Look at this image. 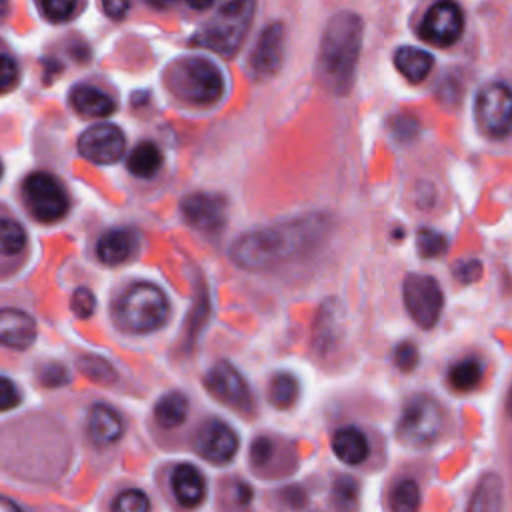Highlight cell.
<instances>
[{"instance_id": "1", "label": "cell", "mask_w": 512, "mask_h": 512, "mask_svg": "<svg viewBox=\"0 0 512 512\" xmlns=\"http://www.w3.org/2000/svg\"><path fill=\"white\" fill-rule=\"evenodd\" d=\"M328 218L318 212L302 214L274 226L244 232L230 246L234 264L246 270H266L310 252L322 242Z\"/></svg>"}, {"instance_id": "2", "label": "cell", "mask_w": 512, "mask_h": 512, "mask_svg": "<svg viewBox=\"0 0 512 512\" xmlns=\"http://www.w3.org/2000/svg\"><path fill=\"white\" fill-rule=\"evenodd\" d=\"M364 22L352 10H340L324 26L318 56V82L334 96H346L354 86L356 66L362 50Z\"/></svg>"}, {"instance_id": "3", "label": "cell", "mask_w": 512, "mask_h": 512, "mask_svg": "<svg viewBox=\"0 0 512 512\" xmlns=\"http://www.w3.org/2000/svg\"><path fill=\"white\" fill-rule=\"evenodd\" d=\"M168 298L156 284L136 282L124 290L114 306L118 326L132 334L158 330L168 318Z\"/></svg>"}, {"instance_id": "4", "label": "cell", "mask_w": 512, "mask_h": 512, "mask_svg": "<svg viewBox=\"0 0 512 512\" xmlns=\"http://www.w3.org/2000/svg\"><path fill=\"white\" fill-rule=\"evenodd\" d=\"M168 86L192 106H210L224 94V76L212 60L188 56L170 68Z\"/></svg>"}, {"instance_id": "5", "label": "cell", "mask_w": 512, "mask_h": 512, "mask_svg": "<svg viewBox=\"0 0 512 512\" xmlns=\"http://www.w3.org/2000/svg\"><path fill=\"white\" fill-rule=\"evenodd\" d=\"M254 8V2L220 4L216 16L194 34L192 42L210 48L220 56H234L246 36V30L250 28Z\"/></svg>"}, {"instance_id": "6", "label": "cell", "mask_w": 512, "mask_h": 512, "mask_svg": "<svg viewBox=\"0 0 512 512\" xmlns=\"http://www.w3.org/2000/svg\"><path fill=\"white\" fill-rule=\"evenodd\" d=\"M444 428V410L442 406L426 394L412 396L402 408L396 436L404 446L426 448L438 440Z\"/></svg>"}, {"instance_id": "7", "label": "cell", "mask_w": 512, "mask_h": 512, "mask_svg": "<svg viewBox=\"0 0 512 512\" xmlns=\"http://www.w3.org/2000/svg\"><path fill=\"white\" fill-rule=\"evenodd\" d=\"M22 198L30 214L40 222H56L66 216L70 198L66 188L48 172H32L22 184Z\"/></svg>"}, {"instance_id": "8", "label": "cell", "mask_w": 512, "mask_h": 512, "mask_svg": "<svg viewBox=\"0 0 512 512\" xmlns=\"http://www.w3.org/2000/svg\"><path fill=\"white\" fill-rule=\"evenodd\" d=\"M474 116L480 130L492 138L512 132V90L502 82L484 84L474 100Z\"/></svg>"}, {"instance_id": "9", "label": "cell", "mask_w": 512, "mask_h": 512, "mask_svg": "<svg viewBox=\"0 0 512 512\" xmlns=\"http://www.w3.org/2000/svg\"><path fill=\"white\" fill-rule=\"evenodd\" d=\"M402 298L408 314L420 328H432L442 312L444 294L434 276L412 272L404 278Z\"/></svg>"}, {"instance_id": "10", "label": "cell", "mask_w": 512, "mask_h": 512, "mask_svg": "<svg viewBox=\"0 0 512 512\" xmlns=\"http://www.w3.org/2000/svg\"><path fill=\"white\" fill-rule=\"evenodd\" d=\"M204 384L208 388V392L218 398L222 404L248 412L254 408V400H252V392L246 384V380L242 378V374L226 360L216 362L206 378Z\"/></svg>"}, {"instance_id": "11", "label": "cell", "mask_w": 512, "mask_h": 512, "mask_svg": "<svg viewBox=\"0 0 512 512\" xmlns=\"http://www.w3.org/2000/svg\"><path fill=\"white\" fill-rule=\"evenodd\" d=\"M464 28V14L454 2H436L432 4L420 26L418 36L434 46H450L454 44Z\"/></svg>"}, {"instance_id": "12", "label": "cell", "mask_w": 512, "mask_h": 512, "mask_svg": "<svg viewBox=\"0 0 512 512\" xmlns=\"http://www.w3.org/2000/svg\"><path fill=\"white\" fill-rule=\"evenodd\" d=\"M126 148L124 132L114 124H94L78 138V152L94 164H116Z\"/></svg>"}, {"instance_id": "13", "label": "cell", "mask_w": 512, "mask_h": 512, "mask_svg": "<svg viewBox=\"0 0 512 512\" xmlns=\"http://www.w3.org/2000/svg\"><path fill=\"white\" fill-rule=\"evenodd\" d=\"M284 36L282 22H270L260 32L248 56V74L254 80H266L278 72L284 60Z\"/></svg>"}, {"instance_id": "14", "label": "cell", "mask_w": 512, "mask_h": 512, "mask_svg": "<svg viewBox=\"0 0 512 512\" xmlns=\"http://www.w3.org/2000/svg\"><path fill=\"white\" fill-rule=\"evenodd\" d=\"M184 220L200 232H218L228 218V204L222 196L210 192H192L184 196L182 204Z\"/></svg>"}, {"instance_id": "15", "label": "cell", "mask_w": 512, "mask_h": 512, "mask_svg": "<svg viewBox=\"0 0 512 512\" xmlns=\"http://www.w3.org/2000/svg\"><path fill=\"white\" fill-rule=\"evenodd\" d=\"M196 450L212 464H228L238 452L236 432L222 420H208L196 434Z\"/></svg>"}, {"instance_id": "16", "label": "cell", "mask_w": 512, "mask_h": 512, "mask_svg": "<svg viewBox=\"0 0 512 512\" xmlns=\"http://www.w3.org/2000/svg\"><path fill=\"white\" fill-rule=\"evenodd\" d=\"M38 334L34 318L12 306L0 308V344L14 350H26L34 344Z\"/></svg>"}, {"instance_id": "17", "label": "cell", "mask_w": 512, "mask_h": 512, "mask_svg": "<svg viewBox=\"0 0 512 512\" xmlns=\"http://www.w3.org/2000/svg\"><path fill=\"white\" fill-rule=\"evenodd\" d=\"M136 250H138V234L132 228H110L100 236L96 244L98 258L108 266L124 264L134 256Z\"/></svg>"}, {"instance_id": "18", "label": "cell", "mask_w": 512, "mask_h": 512, "mask_svg": "<svg viewBox=\"0 0 512 512\" xmlns=\"http://www.w3.org/2000/svg\"><path fill=\"white\" fill-rule=\"evenodd\" d=\"M172 494L178 504L186 508H196L206 498V478L204 474L192 464H180L174 468L170 478Z\"/></svg>"}, {"instance_id": "19", "label": "cell", "mask_w": 512, "mask_h": 512, "mask_svg": "<svg viewBox=\"0 0 512 512\" xmlns=\"http://www.w3.org/2000/svg\"><path fill=\"white\" fill-rule=\"evenodd\" d=\"M88 432L98 446H110L122 438L124 424L112 406L94 404L88 414Z\"/></svg>"}, {"instance_id": "20", "label": "cell", "mask_w": 512, "mask_h": 512, "mask_svg": "<svg viewBox=\"0 0 512 512\" xmlns=\"http://www.w3.org/2000/svg\"><path fill=\"white\" fill-rule=\"evenodd\" d=\"M332 452L348 466H358L370 456V444L362 430L356 426H344L332 436Z\"/></svg>"}, {"instance_id": "21", "label": "cell", "mask_w": 512, "mask_h": 512, "mask_svg": "<svg viewBox=\"0 0 512 512\" xmlns=\"http://www.w3.org/2000/svg\"><path fill=\"white\" fill-rule=\"evenodd\" d=\"M70 102L76 112L92 118H104L116 110V102L104 90L92 84H76L70 90Z\"/></svg>"}, {"instance_id": "22", "label": "cell", "mask_w": 512, "mask_h": 512, "mask_svg": "<svg viewBox=\"0 0 512 512\" xmlns=\"http://www.w3.org/2000/svg\"><path fill=\"white\" fill-rule=\"evenodd\" d=\"M504 510V484L496 472H486L468 502L466 512H502Z\"/></svg>"}, {"instance_id": "23", "label": "cell", "mask_w": 512, "mask_h": 512, "mask_svg": "<svg viewBox=\"0 0 512 512\" xmlns=\"http://www.w3.org/2000/svg\"><path fill=\"white\" fill-rule=\"evenodd\" d=\"M434 58L430 52L414 46H400L394 52V66L408 82H422L432 70Z\"/></svg>"}, {"instance_id": "24", "label": "cell", "mask_w": 512, "mask_h": 512, "mask_svg": "<svg viewBox=\"0 0 512 512\" xmlns=\"http://www.w3.org/2000/svg\"><path fill=\"white\" fill-rule=\"evenodd\" d=\"M188 416V398L182 392H168L164 394L154 406V420L158 426L172 430L184 424Z\"/></svg>"}, {"instance_id": "25", "label": "cell", "mask_w": 512, "mask_h": 512, "mask_svg": "<svg viewBox=\"0 0 512 512\" xmlns=\"http://www.w3.org/2000/svg\"><path fill=\"white\" fill-rule=\"evenodd\" d=\"M164 156L154 142H140L128 156L126 166L138 178H152L162 168Z\"/></svg>"}, {"instance_id": "26", "label": "cell", "mask_w": 512, "mask_h": 512, "mask_svg": "<svg viewBox=\"0 0 512 512\" xmlns=\"http://www.w3.org/2000/svg\"><path fill=\"white\" fill-rule=\"evenodd\" d=\"M482 380V364L478 358H462L454 362L448 370V382L458 392L474 390Z\"/></svg>"}, {"instance_id": "27", "label": "cell", "mask_w": 512, "mask_h": 512, "mask_svg": "<svg viewBox=\"0 0 512 512\" xmlns=\"http://www.w3.org/2000/svg\"><path fill=\"white\" fill-rule=\"evenodd\" d=\"M390 512H420L422 494L420 486L412 478L400 480L390 492Z\"/></svg>"}, {"instance_id": "28", "label": "cell", "mask_w": 512, "mask_h": 512, "mask_svg": "<svg viewBox=\"0 0 512 512\" xmlns=\"http://www.w3.org/2000/svg\"><path fill=\"white\" fill-rule=\"evenodd\" d=\"M270 402L276 408H290L300 394V384L294 374L290 372H278L270 380Z\"/></svg>"}, {"instance_id": "29", "label": "cell", "mask_w": 512, "mask_h": 512, "mask_svg": "<svg viewBox=\"0 0 512 512\" xmlns=\"http://www.w3.org/2000/svg\"><path fill=\"white\" fill-rule=\"evenodd\" d=\"M26 246V230L12 218H0V256H16Z\"/></svg>"}, {"instance_id": "30", "label": "cell", "mask_w": 512, "mask_h": 512, "mask_svg": "<svg viewBox=\"0 0 512 512\" xmlns=\"http://www.w3.org/2000/svg\"><path fill=\"white\" fill-rule=\"evenodd\" d=\"M338 324H340V316H338V306L336 304H324L322 306V312L318 316V322H316V330H314V336H316V344L320 348H326L328 344H332L336 340V334H338Z\"/></svg>"}, {"instance_id": "31", "label": "cell", "mask_w": 512, "mask_h": 512, "mask_svg": "<svg viewBox=\"0 0 512 512\" xmlns=\"http://www.w3.org/2000/svg\"><path fill=\"white\" fill-rule=\"evenodd\" d=\"M358 482L350 476H338L332 484V500L340 512H352L358 504Z\"/></svg>"}, {"instance_id": "32", "label": "cell", "mask_w": 512, "mask_h": 512, "mask_svg": "<svg viewBox=\"0 0 512 512\" xmlns=\"http://www.w3.org/2000/svg\"><path fill=\"white\" fill-rule=\"evenodd\" d=\"M78 368L84 376H88L92 382H98V384H110L116 380V372H114L112 364L96 354L82 356L78 360Z\"/></svg>"}, {"instance_id": "33", "label": "cell", "mask_w": 512, "mask_h": 512, "mask_svg": "<svg viewBox=\"0 0 512 512\" xmlns=\"http://www.w3.org/2000/svg\"><path fill=\"white\" fill-rule=\"evenodd\" d=\"M416 246L422 258H438L448 250V238L432 228H422L416 238Z\"/></svg>"}, {"instance_id": "34", "label": "cell", "mask_w": 512, "mask_h": 512, "mask_svg": "<svg viewBox=\"0 0 512 512\" xmlns=\"http://www.w3.org/2000/svg\"><path fill=\"white\" fill-rule=\"evenodd\" d=\"M112 512H150V498L138 488H128L114 498Z\"/></svg>"}, {"instance_id": "35", "label": "cell", "mask_w": 512, "mask_h": 512, "mask_svg": "<svg viewBox=\"0 0 512 512\" xmlns=\"http://www.w3.org/2000/svg\"><path fill=\"white\" fill-rule=\"evenodd\" d=\"M44 18L50 22H66L74 16L78 4L70 0H44L38 4Z\"/></svg>"}, {"instance_id": "36", "label": "cell", "mask_w": 512, "mask_h": 512, "mask_svg": "<svg viewBox=\"0 0 512 512\" xmlns=\"http://www.w3.org/2000/svg\"><path fill=\"white\" fill-rule=\"evenodd\" d=\"M70 308H72V312H74L78 318H88V316H92V314H94V308H96V298H94L92 290L86 288V286H78V288L72 292Z\"/></svg>"}, {"instance_id": "37", "label": "cell", "mask_w": 512, "mask_h": 512, "mask_svg": "<svg viewBox=\"0 0 512 512\" xmlns=\"http://www.w3.org/2000/svg\"><path fill=\"white\" fill-rule=\"evenodd\" d=\"M420 122L410 114H400L390 122V130L398 142H408L418 134Z\"/></svg>"}, {"instance_id": "38", "label": "cell", "mask_w": 512, "mask_h": 512, "mask_svg": "<svg viewBox=\"0 0 512 512\" xmlns=\"http://www.w3.org/2000/svg\"><path fill=\"white\" fill-rule=\"evenodd\" d=\"M38 378H40V382H42L44 386L54 388V386H64V384H68L70 374H68V370H66L62 364H58V362H48V364L38 366Z\"/></svg>"}, {"instance_id": "39", "label": "cell", "mask_w": 512, "mask_h": 512, "mask_svg": "<svg viewBox=\"0 0 512 512\" xmlns=\"http://www.w3.org/2000/svg\"><path fill=\"white\" fill-rule=\"evenodd\" d=\"M20 402H22V394L18 386L10 378L0 374V412L14 410Z\"/></svg>"}, {"instance_id": "40", "label": "cell", "mask_w": 512, "mask_h": 512, "mask_svg": "<svg viewBox=\"0 0 512 512\" xmlns=\"http://www.w3.org/2000/svg\"><path fill=\"white\" fill-rule=\"evenodd\" d=\"M18 64L12 56L0 54V92H8L18 84Z\"/></svg>"}, {"instance_id": "41", "label": "cell", "mask_w": 512, "mask_h": 512, "mask_svg": "<svg viewBox=\"0 0 512 512\" xmlns=\"http://www.w3.org/2000/svg\"><path fill=\"white\" fill-rule=\"evenodd\" d=\"M394 364L402 372H410L418 364V350L412 342H400L394 348Z\"/></svg>"}, {"instance_id": "42", "label": "cell", "mask_w": 512, "mask_h": 512, "mask_svg": "<svg viewBox=\"0 0 512 512\" xmlns=\"http://www.w3.org/2000/svg\"><path fill=\"white\" fill-rule=\"evenodd\" d=\"M454 276L464 282V284H470V282H476L480 276H482V264L480 260L476 258H466V260H460L454 264Z\"/></svg>"}, {"instance_id": "43", "label": "cell", "mask_w": 512, "mask_h": 512, "mask_svg": "<svg viewBox=\"0 0 512 512\" xmlns=\"http://www.w3.org/2000/svg\"><path fill=\"white\" fill-rule=\"evenodd\" d=\"M272 450H274V446H272V442L268 438H264V436L256 438L252 442V448H250V458H252L254 466H264L270 460Z\"/></svg>"}, {"instance_id": "44", "label": "cell", "mask_w": 512, "mask_h": 512, "mask_svg": "<svg viewBox=\"0 0 512 512\" xmlns=\"http://www.w3.org/2000/svg\"><path fill=\"white\" fill-rule=\"evenodd\" d=\"M230 498L234 502V506L238 508H248L250 506V500H252V488L244 482H234L232 484V492H230Z\"/></svg>"}, {"instance_id": "45", "label": "cell", "mask_w": 512, "mask_h": 512, "mask_svg": "<svg viewBox=\"0 0 512 512\" xmlns=\"http://www.w3.org/2000/svg\"><path fill=\"white\" fill-rule=\"evenodd\" d=\"M102 10L110 18H122L130 10V4L122 2V0H108V2H102Z\"/></svg>"}, {"instance_id": "46", "label": "cell", "mask_w": 512, "mask_h": 512, "mask_svg": "<svg viewBox=\"0 0 512 512\" xmlns=\"http://www.w3.org/2000/svg\"><path fill=\"white\" fill-rule=\"evenodd\" d=\"M0 512H24L12 498L0 494Z\"/></svg>"}, {"instance_id": "47", "label": "cell", "mask_w": 512, "mask_h": 512, "mask_svg": "<svg viewBox=\"0 0 512 512\" xmlns=\"http://www.w3.org/2000/svg\"><path fill=\"white\" fill-rule=\"evenodd\" d=\"M506 406H508V412H510V416H512V386H510V392H508V402H506Z\"/></svg>"}, {"instance_id": "48", "label": "cell", "mask_w": 512, "mask_h": 512, "mask_svg": "<svg viewBox=\"0 0 512 512\" xmlns=\"http://www.w3.org/2000/svg\"><path fill=\"white\" fill-rule=\"evenodd\" d=\"M2 172H4V166H2V162H0V178H2Z\"/></svg>"}]
</instances>
